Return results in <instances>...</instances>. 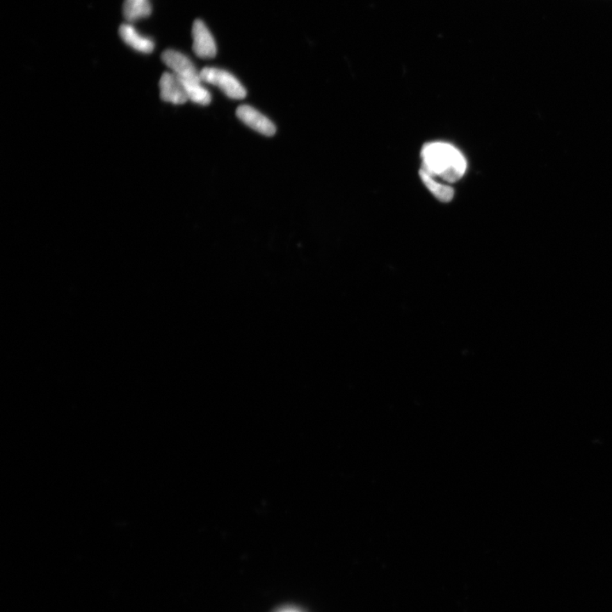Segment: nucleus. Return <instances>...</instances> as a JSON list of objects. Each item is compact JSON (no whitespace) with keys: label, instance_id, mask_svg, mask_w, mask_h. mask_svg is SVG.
Segmentation results:
<instances>
[{"label":"nucleus","instance_id":"nucleus-6","mask_svg":"<svg viewBox=\"0 0 612 612\" xmlns=\"http://www.w3.org/2000/svg\"><path fill=\"white\" fill-rule=\"evenodd\" d=\"M161 98L175 105H182L188 101L183 84L173 72H166L159 82Z\"/></svg>","mask_w":612,"mask_h":612},{"label":"nucleus","instance_id":"nucleus-2","mask_svg":"<svg viewBox=\"0 0 612 612\" xmlns=\"http://www.w3.org/2000/svg\"><path fill=\"white\" fill-rule=\"evenodd\" d=\"M202 82L217 86L229 98L242 99L246 97L247 91L234 75L216 67H205L200 72Z\"/></svg>","mask_w":612,"mask_h":612},{"label":"nucleus","instance_id":"nucleus-9","mask_svg":"<svg viewBox=\"0 0 612 612\" xmlns=\"http://www.w3.org/2000/svg\"><path fill=\"white\" fill-rule=\"evenodd\" d=\"M419 175L421 179H422V182L428 191H430L439 201L442 202H449L453 200L454 197L453 188H451L449 186L442 185V184L435 182L433 177L424 173L422 170H420Z\"/></svg>","mask_w":612,"mask_h":612},{"label":"nucleus","instance_id":"nucleus-8","mask_svg":"<svg viewBox=\"0 0 612 612\" xmlns=\"http://www.w3.org/2000/svg\"><path fill=\"white\" fill-rule=\"evenodd\" d=\"M122 13L128 21H137L151 14L152 6L149 0H125Z\"/></svg>","mask_w":612,"mask_h":612},{"label":"nucleus","instance_id":"nucleus-1","mask_svg":"<svg viewBox=\"0 0 612 612\" xmlns=\"http://www.w3.org/2000/svg\"><path fill=\"white\" fill-rule=\"evenodd\" d=\"M424 173L440 178L449 183H454L464 176L467 163L462 153L453 145L444 143H432L424 145L422 150Z\"/></svg>","mask_w":612,"mask_h":612},{"label":"nucleus","instance_id":"nucleus-11","mask_svg":"<svg viewBox=\"0 0 612 612\" xmlns=\"http://www.w3.org/2000/svg\"><path fill=\"white\" fill-rule=\"evenodd\" d=\"M287 612H292V611H287Z\"/></svg>","mask_w":612,"mask_h":612},{"label":"nucleus","instance_id":"nucleus-3","mask_svg":"<svg viewBox=\"0 0 612 612\" xmlns=\"http://www.w3.org/2000/svg\"><path fill=\"white\" fill-rule=\"evenodd\" d=\"M163 61L183 83L202 82L200 72L188 57L184 54L168 49L163 53Z\"/></svg>","mask_w":612,"mask_h":612},{"label":"nucleus","instance_id":"nucleus-4","mask_svg":"<svg viewBox=\"0 0 612 612\" xmlns=\"http://www.w3.org/2000/svg\"><path fill=\"white\" fill-rule=\"evenodd\" d=\"M193 51L200 58L211 59L216 56V40L208 26L201 20H196L193 26Z\"/></svg>","mask_w":612,"mask_h":612},{"label":"nucleus","instance_id":"nucleus-7","mask_svg":"<svg viewBox=\"0 0 612 612\" xmlns=\"http://www.w3.org/2000/svg\"><path fill=\"white\" fill-rule=\"evenodd\" d=\"M120 35L126 44L137 51L149 54L154 49V42L141 35L132 25L122 24L120 28Z\"/></svg>","mask_w":612,"mask_h":612},{"label":"nucleus","instance_id":"nucleus-10","mask_svg":"<svg viewBox=\"0 0 612 612\" xmlns=\"http://www.w3.org/2000/svg\"><path fill=\"white\" fill-rule=\"evenodd\" d=\"M188 101L201 106L209 105L211 102V94L202 86V82L183 83Z\"/></svg>","mask_w":612,"mask_h":612},{"label":"nucleus","instance_id":"nucleus-5","mask_svg":"<svg viewBox=\"0 0 612 612\" xmlns=\"http://www.w3.org/2000/svg\"><path fill=\"white\" fill-rule=\"evenodd\" d=\"M236 117L243 124L261 135L273 136L277 131L275 124L265 115L250 106L242 105L236 109Z\"/></svg>","mask_w":612,"mask_h":612}]
</instances>
